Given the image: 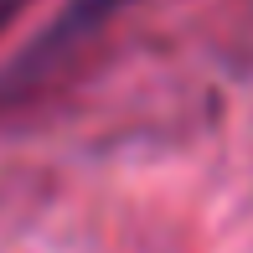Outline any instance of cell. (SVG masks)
<instances>
[{
    "mask_svg": "<svg viewBox=\"0 0 253 253\" xmlns=\"http://www.w3.org/2000/svg\"><path fill=\"white\" fill-rule=\"evenodd\" d=\"M16 5H21V0H0V26H5V21L16 16Z\"/></svg>",
    "mask_w": 253,
    "mask_h": 253,
    "instance_id": "1",
    "label": "cell"
}]
</instances>
